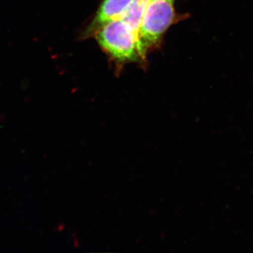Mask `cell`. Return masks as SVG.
I'll return each instance as SVG.
<instances>
[{
  "label": "cell",
  "instance_id": "obj_1",
  "mask_svg": "<svg viewBox=\"0 0 253 253\" xmlns=\"http://www.w3.org/2000/svg\"><path fill=\"white\" fill-rule=\"evenodd\" d=\"M176 0H150L145 9L138 34L141 59L146 62L148 52L159 44L168 28L181 18L176 14Z\"/></svg>",
  "mask_w": 253,
  "mask_h": 253
},
{
  "label": "cell",
  "instance_id": "obj_2",
  "mask_svg": "<svg viewBox=\"0 0 253 253\" xmlns=\"http://www.w3.org/2000/svg\"><path fill=\"white\" fill-rule=\"evenodd\" d=\"M101 49L118 64L144 63L138 46V38L122 19L115 20L95 34Z\"/></svg>",
  "mask_w": 253,
  "mask_h": 253
},
{
  "label": "cell",
  "instance_id": "obj_3",
  "mask_svg": "<svg viewBox=\"0 0 253 253\" xmlns=\"http://www.w3.org/2000/svg\"><path fill=\"white\" fill-rule=\"evenodd\" d=\"M132 0H103L90 23L83 33V38H92L99 30L126 14Z\"/></svg>",
  "mask_w": 253,
  "mask_h": 253
},
{
  "label": "cell",
  "instance_id": "obj_4",
  "mask_svg": "<svg viewBox=\"0 0 253 253\" xmlns=\"http://www.w3.org/2000/svg\"><path fill=\"white\" fill-rule=\"evenodd\" d=\"M150 0H132L129 9L121 19L130 28L138 38L139 26L145 9Z\"/></svg>",
  "mask_w": 253,
  "mask_h": 253
}]
</instances>
